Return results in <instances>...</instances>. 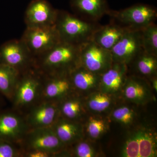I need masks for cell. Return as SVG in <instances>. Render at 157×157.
Returning <instances> with one entry per match:
<instances>
[{
    "label": "cell",
    "mask_w": 157,
    "mask_h": 157,
    "mask_svg": "<svg viewBox=\"0 0 157 157\" xmlns=\"http://www.w3.org/2000/svg\"><path fill=\"white\" fill-rule=\"evenodd\" d=\"M65 151L67 156L94 157L97 155L91 144L83 140V138L67 146Z\"/></svg>",
    "instance_id": "obj_26"
},
{
    "label": "cell",
    "mask_w": 157,
    "mask_h": 157,
    "mask_svg": "<svg viewBox=\"0 0 157 157\" xmlns=\"http://www.w3.org/2000/svg\"><path fill=\"white\" fill-rule=\"evenodd\" d=\"M23 116L29 129L51 127L60 117L58 103L41 100Z\"/></svg>",
    "instance_id": "obj_10"
},
{
    "label": "cell",
    "mask_w": 157,
    "mask_h": 157,
    "mask_svg": "<svg viewBox=\"0 0 157 157\" xmlns=\"http://www.w3.org/2000/svg\"><path fill=\"white\" fill-rule=\"evenodd\" d=\"M128 71L127 65L113 63L110 68L100 75L99 88L101 91L112 96L122 92Z\"/></svg>",
    "instance_id": "obj_15"
},
{
    "label": "cell",
    "mask_w": 157,
    "mask_h": 157,
    "mask_svg": "<svg viewBox=\"0 0 157 157\" xmlns=\"http://www.w3.org/2000/svg\"><path fill=\"white\" fill-rule=\"evenodd\" d=\"M80 46L60 42L35 58L34 67L45 75L70 73L79 66Z\"/></svg>",
    "instance_id": "obj_1"
},
{
    "label": "cell",
    "mask_w": 157,
    "mask_h": 157,
    "mask_svg": "<svg viewBox=\"0 0 157 157\" xmlns=\"http://www.w3.org/2000/svg\"><path fill=\"white\" fill-rule=\"evenodd\" d=\"M60 140L66 147L83 139L84 127L82 123L60 117L51 127Z\"/></svg>",
    "instance_id": "obj_17"
},
{
    "label": "cell",
    "mask_w": 157,
    "mask_h": 157,
    "mask_svg": "<svg viewBox=\"0 0 157 157\" xmlns=\"http://www.w3.org/2000/svg\"><path fill=\"white\" fill-rule=\"evenodd\" d=\"M23 155L19 144L0 139V157H23Z\"/></svg>",
    "instance_id": "obj_29"
},
{
    "label": "cell",
    "mask_w": 157,
    "mask_h": 157,
    "mask_svg": "<svg viewBox=\"0 0 157 157\" xmlns=\"http://www.w3.org/2000/svg\"><path fill=\"white\" fill-rule=\"evenodd\" d=\"M113 120L124 126L131 125L136 117L135 110L128 106H120L113 109L111 113Z\"/></svg>",
    "instance_id": "obj_27"
},
{
    "label": "cell",
    "mask_w": 157,
    "mask_h": 157,
    "mask_svg": "<svg viewBox=\"0 0 157 157\" xmlns=\"http://www.w3.org/2000/svg\"><path fill=\"white\" fill-rule=\"evenodd\" d=\"M23 157H54V155L48 152L35 150L25 152L24 153Z\"/></svg>",
    "instance_id": "obj_30"
},
{
    "label": "cell",
    "mask_w": 157,
    "mask_h": 157,
    "mask_svg": "<svg viewBox=\"0 0 157 157\" xmlns=\"http://www.w3.org/2000/svg\"><path fill=\"white\" fill-rule=\"evenodd\" d=\"M143 50L140 30L130 29L110 50L113 63L128 65Z\"/></svg>",
    "instance_id": "obj_13"
},
{
    "label": "cell",
    "mask_w": 157,
    "mask_h": 157,
    "mask_svg": "<svg viewBox=\"0 0 157 157\" xmlns=\"http://www.w3.org/2000/svg\"><path fill=\"white\" fill-rule=\"evenodd\" d=\"M70 73L44 75L41 100L59 103L75 93Z\"/></svg>",
    "instance_id": "obj_11"
},
{
    "label": "cell",
    "mask_w": 157,
    "mask_h": 157,
    "mask_svg": "<svg viewBox=\"0 0 157 157\" xmlns=\"http://www.w3.org/2000/svg\"><path fill=\"white\" fill-rule=\"evenodd\" d=\"M0 95H1L0 94ZM1 108H2V101H1V98L0 97V111H1Z\"/></svg>",
    "instance_id": "obj_31"
},
{
    "label": "cell",
    "mask_w": 157,
    "mask_h": 157,
    "mask_svg": "<svg viewBox=\"0 0 157 157\" xmlns=\"http://www.w3.org/2000/svg\"><path fill=\"white\" fill-rule=\"evenodd\" d=\"M60 117L82 123L86 113L85 102L82 96L74 93L58 103Z\"/></svg>",
    "instance_id": "obj_20"
},
{
    "label": "cell",
    "mask_w": 157,
    "mask_h": 157,
    "mask_svg": "<svg viewBox=\"0 0 157 157\" xmlns=\"http://www.w3.org/2000/svg\"><path fill=\"white\" fill-rule=\"evenodd\" d=\"M72 9L92 21L101 19L110 10L107 0H70Z\"/></svg>",
    "instance_id": "obj_21"
},
{
    "label": "cell",
    "mask_w": 157,
    "mask_h": 157,
    "mask_svg": "<svg viewBox=\"0 0 157 157\" xmlns=\"http://www.w3.org/2000/svg\"><path fill=\"white\" fill-rule=\"evenodd\" d=\"M110 51L101 47L90 40L80 46L79 66L101 75L112 66Z\"/></svg>",
    "instance_id": "obj_8"
},
{
    "label": "cell",
    "mask_w": 157,
    "mask_h": 157,
    "mask_svg": "<svg viewBox=\"0 0 157 157\" xmlns=\"http://www.w3.org/2000/svg\"><path fill=\"white\" fill-rule=\"evenodd\" d=\"M92 22L58 10L55 26L61 42L81 45L91 40L93 34L100 26Z\"/></svg>",
    "instance_id": "obj_3"
},
{
    "label": "cell",
    "mask_w": 157,
    "mask_h": 157,
    "mask_svg": "<svg viewBox=\"0 0 157 157\" xmlns=\"http://www.w3.org/2000/svg\"><path fill=\"white\" fill-rule=\"evenodd\" d=\"M122 92L127 101L137 104H146L152 97L145 78L135 75L127 76Z\"/></svg>",
    "instance_id": "obj_16"
},
{
    "label": "cell",
    "mask_w": 157,
    "mask_h": 157,
    "mask_svg": "<svg viewBox=\"0 0 157 157\" xmlns=\"http://www.w3.org/2000/svg\"><path fill=\"white\" fill-rule=\"evenodd\" d=\"M29 129L23 114L14 109L0 111V139L20 144Z\"/></svg>",
    "instance_id": "obj_12"
},
{
    "label": "cell",
    "mask_w": 157,
    "mask_h": 157,
    "mask_svg": "<svg viewBox=\"0 0 157 157\" xmlns=\"http://www.w3.org/2000/svg\"><path fill=\"white\" fill-rule=\"evenodd\" d=\"M157 135L151 129L141 128L127 137L122 150V156H157Z\"/></svg>",
    "instance_id": "obj_5"
},
{
    "label": "cell",
    "mask_w": 157,
    "mask_h": 157,
    "mask_svg": "<svg viewBox=\"0 0 157 157\" xmlns=\"http://www.w3.org/2000/svg\"><path fill=\"white\" fill-rule=\"evenodd\" d=\"M21 40L34 58L48 51L61 42L55 25L42 27H27Z\"/></svg>",
    "instance_id": "obj_7"
},
{
    "label": "cell",
    "mask_w": 157,
    "mask_h": 157,
    "mask_svg": "<svg viewBox=\"0 0 157 157\" xmlns=\"http://www.w3.org/2000/svg\"><path fill=\"white\" fill-rule=\"evenodd\" d=\"M132 65L137 75L150 79L157 76V56L140 51L128 65Z\"/></svg>",
    "instance_id": "obj_22"
},
{
    "label": "cell",
    "mask_w": 157,
    "mask_h": 157,
    "mask_svg": "<svg viewBox=\"0 0 157 157\" xmlns=\"http://www.w3.org/2000/svg\"><path fill=\"white\" fill-rule=\"evenodd\" d=\"M69 75L74 91L79 95L99 87L100 75L91 72L81 66L73 69Z\"/></svg>",
    "instance_id": "obj_19"
},
{
    "label": "cell",
    "mask_w": 157,
    "mask_h": 157,
    "mask_svg": "<svg viewBox=\"0 0 157 157\" xmlns=\"http://www.w3.org/2000/svg\"><path fill=\"white\" fill-rule=\"evenodd\" d=\"M34 56L26 45L20 40H11L0 46V63L22 73L34 67Z\"/></svg>",
    "instance_id": "obj_9"
},
{
    "label": "cell",
    "mask_w": 157,
    "mask_h": 157,
    "mask_svg": "<svg viewBox=\"0 0 157 157\" xmlns=\"http://www.w3.org/2000/svg\"><path fill=\"white\" fill-rule=\"evenodd\" d=\"M129 29L117 24L100 26L93 34L91 40L102 48L110 51Z\"/></svg>",
    "instance_id": "obj_18"
},
{
    "label": "cell",
    "mask_w": 157,
    "mask_h": 157,
    "mask_svg": "<svg viewBox=\"0 0 157 157\" xmlns=\"http://www.w3.org/2000/svg\"><path fill=\"white\" fill-rule=\"evenodd\" d=\"M44 75L36 68L21 73L11 100L13 109L23 115L41 100Z\"/></svg>",
    "instance_id": "obj_2"
},
{
    "label": "cell",
    "mask_w": 157,
    "mask_h": 157,
    "mask_svg": "<svg viewBox=\"0 0 157 157\" xmlns=\"http://www.w3.org/2000/svg\"><path fill=\"white\" fill-rule=\"evenodd\" d=\"M107 128L105 121L99 118L90 117L86 124V132L92 139H97L101 137L106 132Z\"/></svg>",
    "instance_id": "obj_28"
},
{
    "label": "cell",
    "mask_w": 157,
    "mask_h": 157,
    "mask_svg": "<svg viewBox=\"0 0 157 157\" xmlns=\"http://www.w3.org/2000/svg\"><path fill=\"white\" fill-rule=\"evenodd\" d=\"M112 96L101 91L93 93L84 102L86 108L96 113L107 111L113 103Z\"/></svg>",
    "instance_id": "obj_24"
},
{
    "label": "cell",
    "mask_w": 157,
    "mask_h": 157,
    "mask_svg": "<svg viewBox=\"0 0 157 157\" xmlns=\"http://www.w3.org/2000/svg\"><path fill=\"white\" fill-rule=\"evenodd\" d=\"M143 49L147 53L157 56V26L154 23L140 30Z\"/></svg>",
    "instance_id": "obj_25"
},
{
    "label": "cell",
    "mask_w": 157,
    "mask_h": 157,
    "mask_svg": "<svg viewBox=\"0 0 157 157\" xmlns=\"http://www.w3.org/2000/svg\"><path fill=\"white\" fill-rule=\"evenodd\" d=\"M20 145L24 153L32 151H42L52 153L54 157L63 156L67 147L52 127L29 129Z\"/></svg>",
    "instance_id": "obj_4"
},
{
    "label": "cell",
    "mask_w": 157,
    "mask_h": 157,
    "mask_svg": "<svg viewBox=\"0 0 157 157\" xmlns=\"http://www.w3.org/2000/svg\"><path fill=\"white\" fill-rule=\"evenodd\" d=\"M107 15L131 29L140 30L156 19L157 11L145 4H137L120 11L109 10Z\"/></svg>",
    "instance_id": "obj_6"
},
{
    "label": "cell",
    "mask_w": 157,
    "mask_h": 157,
    "mask_svg": "<svg viewBox=\"0 0 157 157\" xmlns=\"http://www.w3.org/2000/svg\"><path fill=\"white\" fill-rule=\"evenodd\" d=\"M58 10L46 0H33L29 4L25 14L27 27H42L54 25Z\"/></svg>",
    "instance_id": "obj_14"
},
{
    "label": "cell",
    "mask_w": 157,
    "mask_h": 157,
    "mask_svg": "<svg viewBox=\"0 0 157 157\" xmlns=\"http://www.w3.org/2000/svg\"><path fill=\"white\" fill-rule=\"evenodd\" d=\"M20 72L0 63V94L11 101Z\"/></svg>",
    "instance_id": "obj_23"
}]
</instances>
